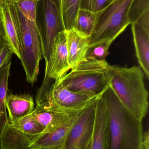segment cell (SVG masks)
Returning <instances> with one entry per match:
<instances>
[{
  "label": "cell",
  "instance_id": "9",
  "mask_svg": "<svg viewBox=\"0 0 149 149\" xmlns=\"http://www.w3.org/2000/svg\"><path fill=\"white\" fill-rule=\"evenodd\" d=\"M66 35V31H64L55 38L50 61L45 66L43 82L59 79L71 70L68 63Z\"/></svg>",
  "mask_w": 149,
  "mask_h": 149
},
{
  "label": "cell",
  "instance_id": "12",
  "mask_svg": "<svg viewBox=\"0 0 149 149\" xmlns=\"http://www.w3.org/2000/svg\"><path fill=\"white\" fill-rule=\"evenodd\" d=\"M66 31L68 63L72 69L85 61L86 54L89 46V38L73 29Z\"/></svg>",
  "mask_w": 149,
  "mask_h": 149
},
{
  "label": "cell",
  "instance_id": "7",
  "mask_svg": "<svg viewBox=\"0 0 149 149\" xmlns=\"http://www.w3.org/2000/svg\"><path fill=\"white\" fill-rule=\"evenodd\" d=\"M95 98L69 90L59 79L42 84L38 89L36 100L42 101L54 110L76 113L83 110Z\"/></svg>",
  "mask_w": 149,
  "mask_h": 149
},
{
  "label": "cell",
  "instance_id": "25",
  "mask_svg": "<svg viewBox=\"0 0 149 149\" xmlns=\"http://www.w3.org/2000/svg\"><path fill=\"white\" fill-rule=\"evenodd\" d=\"M114 0H80V9L96 13L100 11Z\"/></svg>",
  "mask_w": 149,
  "mask_h": 149
},
{
  "label": "cell",
  "instance_id": "19",
  "mask_svg": "<svg viewBox=\"0 0 149 149\" xmlns=\"http://www.w3.org/2000/svg\"><path fill=\"white\" fill-rule=\"evenodd\" d=\"M95 20V13L86 10L80 9L73 29L89 38L93 30Z\"/></svg>",
  "mask_w": 149,
  "mask_h": 149
},
{
  "label": "cell",
  "instance_id": "14",
  "mask_svg": "<svg viewBox=\"0 0 149 149\" xmlns=\"http://www.w3.org/2000/svg\"><path fill=\"white\" fill-rule=\"evenodd\" d=\"M40 135L27 134L9 123L2 134L0 140V149H31V145Z\"/></svg>",
  "mask_w": 149,
  "mask_h": 149
},
{
  "label": "cell",
  "instance_id": "4",
  "mask_svg": "<svg viewBox=\"0 0 149 149\" xmlns=\"http://www.w3.org/2000/svg\"><path fill=\"white\" fill-rule=\"evenodd\" d=\"M15 13L19 31L20 58L28 82H36L43 56L42 41L35 21L26 18L16 7L10 2Z\"/></svg>",
  "mask_w": 149,
  "mask_h": 149
},
{
  "label": "cell",
  "instance_id": "32",
  "mask_svg": "<svg viewBox=\"0 0 149 149\" xmlns=\"http://www.w3.org/2000/svg\"><path fill=\"white\" fill-rule=\"evenodd\" d=\"M18 0H7L8 2L16 3Z\"/></svg>",
  "mask_w": 149,
  "mask_h": 149
},
{
  "label": "cell",
  "instance_id": "15",
  "mask_svg": "<svg viewBox=\"0 0 149 149\" xmlns=\"http://www.w3.org/2000/svg\"><path fill=\"white\" fill-rule=\"evenodd\" d=\"M6 105L9 123L30 114L35 109L33 98L29 95H7Z\"/></svg>",
  "mask_w": 149,
  "mask_h": 149
},
{
  "label": "cell",
  "instance_id": "1",
  "mask_svg": "<svg viewBox=\"0 0 149 149\" xmlns=\"http://www.w3.org/2000/svg\"><path fill=\"white\" fill-rule=\"evenodd\" d=\"M101 97L106 109L107 149H144L142 121L126 109L110 86Z\"/></svg>",
  "mask_w": 149,
  "mask_h": 149
},
{
  "label": "cell",
  "instance_id": "18",
  "mask_svg": "<svg viewBox=\"0 0 149 149\" xmlns=\"http://www.w3.org/2000/svg\"><path fill=\"white\" fill-rule=\"evenodd\" d=\"M11 63L10 61L0 68V140L4 129L9 123L7 114L6 98Z\"/></svg>",
  "mask_w": 149,
  "mask_h": 149
},
{
  "label": "cell",
  "instance_id": "3",
  "mask_svg": "<svg viewBox=\"0 0 149 149\" xmlns=\"http://www.w3.org/2000/svg\"><path fill=\"white\" fill-rule=\"evenodd\" d=\"M112 77V65L106 61L85 60L59 79L72 92L98 98L110 86Z\"/></svg>",
  "mask_w": 149,
  "mask_h": 149
},
{
  "label": "cell",
  "instance_id": "21",
  "mask_svg": "<svg viewBox=\"0 0 149 149\" xmlns=\"http://www.w3.org/2000/svg\"><path fill=\"white\" fill-rule=\"evenodd\" d=\"M110 40H105L89 45L86 54L85 60L104 62L109 54V47L113 43Z\"/></svg>",
  "mask_w": 149,
  "mask_h": 149
},
{
  "label": "cell",
  "instance_id": "11",
  "mask_svg": "<svg viewBox=\"0 0 149 149\" xmlns=\"http://www.w3.org/2000/svg\"><path fill=\"white\" fill-rule=\"evenodd\" d=\"M79 113L73 117L67 123L53 132L40 135L31 145L30 148L63 149L68 135Z\"/></svg>",
  "mask_w": 149,
  "mask_h": 149
},
{
  "label": "cell",
  "instance_id": "26",
  "mask_svg": "<svg viewBox=\"0 0 149 149\" xmlns=\"http://www.w3.org/2000/svg\"><path fill=\"white\" fill-rule=\"evenodd\" d=\"M13 54L9 45L5 46L2 50L0 53V68L10 61Z\"/></svg>",
  "mask_w": 149,
  "mask_h": 149
},
{
  "label": "cell",
  "instance_id": "27",
  "mask_svg": "<svg viewBox=\"0 0 149 149\" xmlns=\"http://www.w3.org/2000/svg\"><path fill=\"white\" fill-rule=\"evenodd\" d=\"M7 45H9L8 43L3 25V17L2 15L0 17V53Z\"/></svg>",
  "mask_w": 149,
  "mask_h": 149
},
{
  "label": "cell",
  "instance_id": "6",
  "mask_svg": "<svg viewBox=\"0 0 149 149\" xmlns=\"http://www.w3.org/2000/svg\"><path fill=\"white\" fill-rule=\"evenodd\" d=\"M35 22L41 37L46 66L56 36L66 31L62 17L61 0H38Z\"/></svg>",
  "mask_w": 149,
  "mask_h": 149
},
{
  "label": "cell",
  "instance_id": "13",
  "mask_svg": "<svg viewBox=\"0 0 149 149\" xmlns=\"http://www.w3.org/2000/svg\"><path fill=\"white\" fill-rule=\"evenodd\" d=\"M107 124L106 106L101 97H98L91 149H107Z\"/></svg>",
  "mask_w": 149,
  "mask_h": 149
},
{
  "label": "cell",
  "instance_id": "33",
  "mask_svg": "<svg viewBox=\"0 0 149 149\" xmlns=\"http://www.w3.org/2000/svg\"><path fill=\"white\" fill-rule=\"evenodd\" d=\"M2 15V13L1 8V6H0V17Z\"/></svg>",
  "mask_w": 149,
  "mask_h": 149
},
{
  "label": "cell",
  "instance_id": "20",
  "mask_svg": "<svg viewBox=\"0 0 149 149\" xmlns=\"http://www.w3.org/2000/svg\"><path fill=\"white\" fill-rule=\"evenodd\" d=\"M63 22L66 30L73 28L80 9V0H61Z\"/></svg>",
  "mask_w": 149,
  "mask_h": 149
},
{
  "label": "cell",
  "instance_id": "28",
  "mask_svg": "<svg viewBox=\"0 0 149 149\" xmlns=\"http://www.w3.org/2000/svg\"><path fill=\"white\" fill-rule=\"evenodd\" d=\"M139 24L148 34H149V11L140 17L136 22Z\"/></svg>",
  "mask_w": 149,
  "mask_h": 149
},
{
  "label": "cell",
  "instance_id": "29",
  "mask_svg": "<svg viewBox=\"0 0 149 149\" xmlns=\"http://www.w3.org/2000/svg\"><path fill=\"white\" fill-rule=\"evenodd\" d=\"M149 130L143 131V148L149 149Z\"/></svg>",
  "mask_w": 149,
  "mask_h": 149
},
{
  "label": "cell",
  "instance_id": "22",
  "mask_svg": "<svg viewBox=\"0 0 149 149\" xmlns=\"http://www.w3.org/2000/svg\"><path fill=\"white\" fill-rule=\"evenodd\" d=\"M10 123L17 129L27 134H42L44 131L43 127L34 119L31 113Z\"/></svg>",
  "mask_w": 149,
  "mask_h": 149
},
{
  "label": "cell",
  "instance_id": "16",
  "mask_svg": "<svg viewBox=\"0 0 149 149\" xmlns=\"http://www.w3.org/2000/svg\"><path fill=\"white\" fill-rule=\"evenodd\" d=\"M131 24L136 58L140 67L149 79V34L136 23Z\"/></svg>",
  "mask_w": 149,
  "mask_h": 149
},
{
  "label": "cell",
  "instance_id": "10",
  "mask_svg": "<svg viewBox=\"0 0 149 149\" xmlns=\"http://www.w3.org/2000/svg\"><path fill=\"white\" fill-rule=\"evenodd\" d=\"M81 111L76 113L60 112L50 108L43 102L36 101V106L31 115L43 127V134H45L52 133L64 126Z\"/></svg>",
  "mask_w": 149,
  "mask_h": 149
},
{
  "label": "cell",
  "instance_id": "23",
  "mask_svg": "<svg viewBox=\"0 0 149 149\" xmlns=\"http://www.w3.org/2000/svg\"><path fill=\"white\" fill-rule=\"evenodd\" d=\"M149 11V0H133L129 12L131 24L136 22L142 15Z\"/></svg>",
  "mask_w": 149,
  "mask_h": 149
},
{
  "label": "cell",
  "instance_id": "30",
  "mask_svg": "<svg viewBox=\"0 0 149 149\" xmlns=\"http://www.w3.org/2000/svg\"><path fill=\"white\" fill-rule=\"evenodd\" d=\"M91 144H92V139H91V140L89 141V142L88 143L87 145L86 146V148H85V149H91Z\"/></svg>",
  "mask_w": 149,
  "mask_h": 149
},
{
  "label": "cell",
  "instance_id": "24",
  "mask_svg": "<svg viewBox=\"0 0 149 149\" xmlns=\"http://www.w3.org/2000/svg\"><path fill=\"white\" fill-rule=\"evenodd\" d=\"M38 0H18L16 7L26 18L35 21Z\"/></svg>",
  "mask_w": 149,
  "mask_h": 149
},
{
  "label": "cell",
  "instance_id": "8",
  "mask_svg": "<svg viewBox=\"0 0 149 149\" xmlns=\"http://www.w3.org/2000/svg\"><path fill=\"white\" fill-rule=\"evenodd\" d=\"M97 98L91 101L78 116L63 149H85L92 136Z\"/></svg>",
  "mask_w": 149,
  "mask_h": 149
},
{
  "label": "cell",
  "instance_id": "2",
  "mask_svg": "<svg viewBox=\"0 0 149 149\" xmlns=\"http://www.w3.org/2000/svg\"><path fill=\"white\" fill-rule=\"evenodd\" d=\"M110 87L126 109L142 121L148 110V92L140 66L130 68L112 65Z\"/></svg>",
  "mask_w": 149,
  "mask_h": 149
},
{
  "label": "cell",
  "instance_id": "17",
  "mask_svg": "<svg viewBox=\"0 0 149 149\" xmlns=\"http://www.w3.org/2000/svg\"><path fill=\"white\" fill-rule=\"evenodd\" d=\"M3 17V25L9 46L20 59V44L19 31L16 18L10 3L7 2L1 6Z\"/></svg>",
  "mask_w": 149,
  "mask_h": 149
},
{
  "label": "cell",
  "instance_id": "5",
  "mask_svg": "<svg viewBox=\"0 0 149 149\" xmlns=\"http://www.w3.org/2000/svg\"><path fill=\"white\" fill-rule=\"evenodd\" d=\"M133 0H114L95 13L92 33L89 45L105 40L113 42L129 24V12Z\"/></svg>",
  "mask_w": 149,
  "mask_h": 149
},
{
  "label": "cell",
  "instance_id": "31",
  "mask_svg": "<svg viewBox=\"0 0 149 149\" xmlns=\"http://www.w3.org/2000/svg\"><path fill=\"white\" fill-rule=\"evenodd\" d=\"M7 2H8L7 0H0V6L1 7Z\"/></svg>",
  "mask_w": 149,
  "mask_h": 149
}]
</instances>
